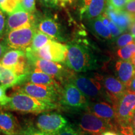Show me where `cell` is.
I'll list each match as a JSON object with an SVG mask.
<instances>
[{
	"label": "cell",
	"instance_id": "1",
	"mask_svg": "<svg viewBox=\"0 0 135 135\" xmlns=\"http://www.w3.org/2000/svg\"><path fill=\"white\" fill-rule=\"evenodd\" d=\"M68 53L65 64L75 73H84L97 70V60L87 46L78 42H70L67 45Z\"/></svg>",
	"mask_w": 135,
	"mask_h": 135
},
{
	"label": "cell",
	"instance_id": "2",
	"mask_svg": "<svg viewBox=\"0 0 135 135\" xmlns=\"http://www.w3.org/2000/svg\"><path fill=\"white\" fill-rule=\"evenodd\" d=\"M3 108L21 113L39 114L56 109L57 104L41 101L24 93L18 91L10 97L8 103Z\"/></svg>",
	"mask_w": 135,
	"mask_h": 135
},
{
	"label": "cell",
	"instance_id": "3",
	"mask_svg": "<svg viewBox=\"0 0 135 135\" xmlns=\"http://www.w3.org/2000/svg\"><path fill=\"white\" fill-rule=\"evenodd\" d=\"M99 81L100 77L98 76L93 78L73 74L68 81L75 84L89 101L105 100L111 103L102 83Z\"/></svg>",
	"mask_w": 135,
	"mask_h": 135
},
{
	"label": "cell",
	"instance_id": "4",
	"mask_svg": "<svg viewBox=\"0 0 135 135\" xmlns=\"http://www.w3.org/2000/svg\"><path fill=\"white\" fill-rule=\"evenodd\" d=\"M63 84L59 99L60 105L69 111H88L89 99L71 82L66 81Z\"/></svg>",
	"mask_w": 135,
	"mask_h": 135
},
{
	"label": "cell",
	"instance_id": "5",
	"mask_svg": "<svg viewBox=\"0 0 135 135\" xmlns=\"http://www.w3.org/2000/svg\"><path fill=\"white\" fill-rule=\"evenodd\" d=\"M25 52L27 60L31 66L40 69L42 71L55 78L61 83L64 84L68 81L74 74L71 72V70H67L60 63L37 56L28 49H26Z\"/></svg>",
	"mask_w": 135,
	"mask_h": 135
},
{
	"label": "cell",
	"instance_id": "6",
	"mask_svg": "<svg viewBox=\"0 0 135 135\" xmlns=\"http://www.w3.org/2000/svg\"><path fill=\"white\" fill-rule=\"evenodd\" d=\"M18 91L24 93L32 97L45 101V102L56 103L60 99V94L61 86H47L27 82L18 86Z\"/></svg>",
	"mask_w": 135,
	"mask_h": 135
},
{
	"label": "cell",
	"instance_id": "7",
	"mask_svg": "<svg viewBox=\"0 0 135 135\" xmlns=\"http://www.w3.org/2000/svg\"><path fill=\"white\" fill-rule=\"evenodd\" d=\"M36 30V26H33L10 31L6 33L5 44L9 48L26 50L31 46Z\"/></svg>",
	"mask_w": 135,
	"mask_h": 135
},
{
	"label": "cell",
	"instance_id": "8",
	"mask_svg": "<svg viewBox=\"0 0 135 135\" xmlns=\"http://www.w3.org/2000/svg\"><path fill=\"white\" fill-rule=\"evenodd\" d=\"M78 128L89 135H101L109 129L114 130L112 124L89 111L81 114L78 121Z\"/></svg>",
	"mask_w": 135,
	"mask_h": 135
},
{
	"label": "cell",
	"instance_id": "9",
	"mask_svg": "<svg viewBox=\"0 0 135 135\" xmlns=\"http://www.w3.org/2000/svg\"><path fill=\"white\" fill-rule=\"evenodd\" d=\"M36 127L48 135H55L68 124L61 114L57 113H41L36 119Z\"/></svg>",
	"mask_w": 135,
	"mask_h": 135
},
{
	"label": "cell",
	"instance_id": "10",
	"mask_svg": "<svg viewBox=\"0 0 135 135\" xmlns=\"http://www.w3.org/2000/svg\"><path fill=\"white\" fill-rule=\"evenodd\" d=\"M0 63L19 75L27 74L31 70L24 50L12 49L8 51L0 59Z\"/></svg>",
	"mask_w": 135,
	"mask_h": 135
},
{
	"label": "cell",
	"instance_id": "11",
	"mask_svg": "<svg viewBox=\"0 0 135 135\" xmlns=\"http://www.w3.org/2000/svg\"><path fill=\"white\" fill-rule=\"evenodd\" d=\"M115 109L118 128L123 124H131L135 112V93L128 89L119 99Z\"/></svg>",
	"mask_w": 135,
	"mask_h": 135
},
{
	"label": "cell",
	"instance_id": "12",
	"mask_svg": "<svg viewBox=\"0 0 135 135\" xmlns=\"http://www.w3.org/2000/svg\"><path fill=\"white\" fill-rule=\"evenodd\" d=\"M31 51L35 55L41 58L51 61L56 63H65L66 60L68 48L67 45L52 40L45 46L37 50L36 51Z\"/></svg>",
	"mask_w": 135,
	"mask_h": 135
},
{
	"label": "cell",
	"instance_id": "13",
	"mask_svg": "<svg viewBox=\"0 0 135 135\" xmlns=\"http://www.w3.org/2000/svg\"><path fill=\"white\" fill-rule=\"evenodd\" d=\"M35 22L36 20L33 13L26 11L20 4L16 9L8 17L6 33L14 30L35 26Z\"/></svg>",
	"mask_w": 135,
	"mask_h": 135
},
{
	"label": "cell",
	"instance_id": "14",
	"mask_svg": "<svg viewBox=\"0 0 135 135\" xmlns=\"http://www.w3.org/2000/svg\"><path fill=\"white\" fill-rule=\"evenodd\" d=\"M88 111L110 123L114 126V130H117L116 111L114 106L109 102L104 101H89Z\"/></svg>",
	"mask_w": 135,
	"mask_h": 135
},
{
	"label": "cell",
	"instance_id": "15",
	"mask_svg": "<svg viewBox=\"0 0 135 135\" xmlns=\"http://www.w3.org/2000/svg\"><path fill=\"white\" fill-rule=\"evenodd\" d=\"M100 80L110 99L111 103L116 108L119 99L126 91L128 88L120 80L112 76L105 77L101 76Z\"/></svg>",
	"mask_w": 135,
	"mask_h": 135
},
{
	"label": "cell",
	"instance_id": "16",
	"mask_svg": "<svg viewBox=\"0 0 135 135\" xmlns=\"http://www.w3.org/2000/svg\"><path fill=\"white\" fill-rule=\"evenodd\" d=\"M21 131L16 118L9 111L0 109V132L4 135H20Z\"/></svg>",
	"mask_w": 135,
	"mask_h": 135
},
{
	"label": "cell",
	"instance_id": "17",
	"mask_svg": "<svg viewBox=\"0 0 135 135\" xmlns=\"http://www.w3.org/2000/svg\"><path fill=\"white\" fill-rule=\"evenodd\" d=\"M106 14L111 21L115 23L123 32L129 29L132 23L135 21V17L126 11L114 9L108 4L106 10Z\"/></svg>",
	"mask_w": 135,
	"mask_h": 135
},
{
	"label": "cell",
	"instance_id": "18",
	"mask_svg": "<svg viewBox=\"0 0 135 135\" xmlns=\"http://www.w3.org/2000/svg\"><path fill=\"white\" fill-rule=\"evenodd\" d=\"M39 31L50 36L56 41L63 42L65 41L63 31L59 23L50 17H46L39 22L38 25Z\"/></svg>",
	"mask_w": 135,
	"mask_h": 135
},
{
	"label": "cell",
	"instance_id": "19",
	"mask_svg": "<svg viewBox=\"0 0 135 135\" xmlns=\"http://www.w3.org/2000/svg\"><path fill=\"white\" fill-rule=\"evenodd\" d=\"M105 0H82L80 13L82 18L92 20L102 14Z\"/></svg>",
	"mask_w": 135,
	"mask_h": 135
},
{
	"label": "cell",
	"instance_id": "20",
	"mask_svg": "<svg viewBox=\"0 0 135 135\" xmlns=\"http://www.w3.org/2000/svg\"><path fill=\"white\" fill-rule=\"evenodd\" d=\"M28 73L19 75L0 63V84L9 88L20 86L27 81Z\"/></svg>",
	"mask_w": 135,
	"mask_h": 135
},
{
	"label": "cell",
	"instance_id": "21",
	"mask_svg": "<svg viewBox=\"0 0 135 135\" xmlns=\"http://www.w3.org/2000/svg\"><path fill=\"white\" fill-rule=\"evenodd\" d=\"M118 79L126 87H129L132 79L135 76V68L129 60H119L115 65Z\"/></svg>",
	"mask_w": 135,
	"mask_h": 135
},
{
	"label": "cell",
	"instance_id": "22",
	"mask_svg": "<svg viewBox=\"0 0 135 135\" xmlns=\"http://www.w3.org/2000/svg\"><path fill=\"white\" fill-rule=\"evenodd\" d=\"M27 82L47 86H61L55 78L36 68H34V70H31L28 73Z\"/></svg>",
	"mask_w": 135,
	"mask_h": 135
},
{
	"label": "cell",
	"instance_id": "23",
	"mask_svg": "<svg viewBox=\"0 0 135 135\" xmlns=\"http://www.w3.org/2000/svg\"><path fill=\"white\" fill-rule=\"evenodd\" d=\"M90 26L94 33L100 38L105 40H110L112 38L111 31L108 26H106L103 23L99 16L91 20Z\"/></svg>",
	"mask_w": 135,
	"mask_h": 135
},
{
	"label": "cell",
	"instance_id": "24",
	"mask_svg": "<svg viewBox=\"0 0 135 135\" xmlns=\"http://www.w3.org/2000/svg\"><path fill=\"white\" fill-rule=\"evenodd\" d=\"M52 40L53 39L47 35L46 34L39 31V30L38 31L36 30V33L33 36V40H32L31 46L28 48L33 51H36L37 50H40L42 47L45 46Z\"/></svg>",
	"mask_w": 135,
	"mask_h": 135
},
{
	"label": "cell",
	"instance_id": "25",
	"mask_svg": "<svg viewBox=\"0 0 135 135\" xmlns=\"http://www.w3.org/2000/svg\"><path fill=\"white\" fill-rule=\"evenodd\" d=\"M117 55L123 60H130L135 55V43L131 42L117 51Z\"/></svg>",
	"mask_w": 135,
	"mask_h": 135
},
{
	"label": "cell",
	"instance_id": "26",
	"mask_svg": "<svg viewBox=\"0 0 135 135\" xmlns=\"http://www.w3.org/2000/svg\"><path fill=\"white\" fill-rule=\"evenodd\" d=\"M55 135H89L83 132L79 128H75L71 124H68L65 128L60 130Z\"/></svg>",
	"mask_w": 135,
	"mask_h": 135
},
{
	"label": "cell",
	"instance_id": "27",
	"mask_svg": "<svg viewBox=\"0 0 135 135\" xmlns=\"http://www.w3.org/2000/svg\"><path fill=\"white\" fill-rule=\"evenodd\" d=\"M133 37L130 33H124L119 36L116 40V45L119 48L125 46L129 43L133 42Z\"/></svg>",
	"mask_w": 135,
	"mask_h": 135
},
{
	"label": "cell",
	"instance_id": "28",
	"mask_svg": "<svg viewBox=\"0 0 135 135\" xmlns=\"http://www.w3.org/2000/svg\"><path fill=\"white\" fill-rule=\"evenodd\" d=\"M20 135H48L46 133L42 132L38 129L36 126L33 125H28L25 127L22 128V131Z\"/></svg>",
	"mask_w": 135,
	"mask_h": 135
},
{
	"label": "cell",
	"instance_id": "29",
	"mask_svg": "<svg viewBox=\"0 0 135 135\" xmlns=\"http://www.w3.org/2000/svg\"><path fill=\"white\" fill-rule=\"evenodd\" d=\"M20 4L23 9L30 13L33 14L36 11V0H22Z\"/></svg>",
	"mask_w": 135,
	"mask_h": 135
},
{
	"label": "cell",
	"instance_id": "30",
	"mask_svg": "<svg viewBox=\"0 0 135 135\" xmlns=\"http://www.w3.org/2000/svg\"><path fill=\"white\" fill-rule=\"evenodd\" d=\"M8 88L0 84V106L2 107L7 104L10 100V97L6 95V90Z\"/></svg>",
	"mask_w": 135,
	"mask_h": 135
},
{
	"label": "cell",
	"instance_id": "31",
	"mask_svg": "<svg viewBox=\"0 0 135 135\" xmlns=\"http://www.w3.org/2000/svg\"><path fill=\"white\" fill-rule=\"evenodd\" d=\"M128 0H108V4L114 9L121 10L124 9Z\"/></svg>",
	"mask_w": 135,
	"mask_h": 135
},
{
	"label": "cell",
	"instance_id": "32",
	"mask_svg": "<svg viewBox=\"0 0 135 135\" xmlns=\"http://www.w3.org/2000/svg\"><path fill=\"white\" fill-rule=\"evenodd\" d=\"M108 26L109 29L111 31L112 38H116V37L119 36V35L123 33L122 30H121L120 28H119V27L113 21H109Z\"/></svg>",
	"mask_w": 135,
	"mask_h": 135
},
{
	"label": "cell",
	"instance_id": "33",
	"mask_svg": "<svg viewBox=\"0 0 135 135\" xmlns=\"http://www.w3.org/2000/svg\"><path fill=\"white\" fill-rule=\"evenodd\" d=\"M6 17L2 10L0 9V38H1L4 35V33H6Z\"/></svg>",
	"mask_w": 135,
	"mask_h": 135
},
{
	"label": "cell",
	"instance_id": "34",
	"mask_svg": "<svg viewBox=\"0 0 135 135\" xmlns=\"http://www.w3.org/2000/svg\"><path fill=\"white\" fill-rule=\"evenodd\" d=\"M123 10L135 17V0L128 1Z\"/></svg>",
	"mask_w": 135,
	"mask_h": 135
},
{
	"label": "cell",
	"instance_id": "35",
	"mask_svg": "<svg viewBox=\"0 0 135 135\" xmlns=\"http://www.w3.org/2000/svg\"><path fill=\"white\" fill-rule=\"evenodd\" d=\"M40 3L45 6L48 8H54L58 5L56 0H40Z\"/></svg>",
	"mask_w": 135,
	"mask_h": 135
},
{
	"label": "cell",
	"instance_id": "36",
	"mask_svg": "<svg viewBox=\"0 0 135 135\" xmlns=\"http://www.w3.org/2000/svg\"><path fill=\"white\" fill-rule=\"evenodd\" d=\"M8 47L6 45V44H3L0 43V59L3 56V55L6 53Z\"/></svg>",
	"mask_w": 135,
	"mask_h": 135
},
{
	"label": "cell",
	"instance_id": "37",
	"mask_svg": "<svg viewBox=\"0 0 135 135\" xmlns=\"http://www.w3.org/2000/svg\"><path fill=\"white\" fill-rule=\"evenodd\" d=\"M128 89H129V90L132 91L135 93V76L132 79V80H131L130 84H129V87H128Z\"/></svg>",
	"mask_w": 135,
	"mask_h": 135
},
{
	"label": "cell",
	"instance_id": "38",
	"mask_svg": "<svg viewBox=\"0 0 135 135\" xmlns=\"http://www.w3.org/2000/svg\"><path fill=\"white\" fill-rule=\"evenodd\" d=\"M130 28L131 35H132L133 39H134V40L135 41V21L132 23V25H131L130 28Z\"/></svg>",
	"mask_w": 135,
	"mask_h": 135
},
{
	"label": "cell",
	"instance_id": "39",
	"mask_svg": "<svg viewBox=\"0 0 135 135\" xmlns=\"http://www.w3.org/2000/svg\"><path fill=\"white\" fill-rule=\"evenodd\" d=\"M101 135H118L115 133V131L112 129H109V130L104 131Z\"/></svg>",
	"mask_w": 135,
	"mask_h": 135
},
{
	"label": "cell",
	"instance_id": "40",
	"mask_svg": "<svg viewBox=\"0 0 135 135\" xmlns=\"http://www.w3.org/2000/svg\"><path fill=\"white\" fill-rule=\"evenodd\" d=\"M131 124H132L133 130H134V135H135V112H134V114H133L132 121H131Z\"/></svg>",
	"mask_w": 135,
	"mask_h": 135
},
{
	"label": "cell",
	"instance_id": "41",
	"mask_svg": "<svg viewBox=\"0 0 135 135\" xmlns=\"http://www.w3.org/2000/svg\"><path fill=\"white\" fill-rule=\"evenodd\" d=\"M130 61L131 62V63L133 64V65L134 66V68H135V55L134 56H133L132 58H131Z\"/></svg>",
	"mask_w": 135,
	"mask_h": 135
},
{
	"label": "cell",
	"instance_id": "42",
	"mask_svg": "<svg viewBox=\"0 0 135 135\" xmlns=\"http://www.w3.org/2000/svg\"><path fill=\"white\" fill-rule=\"evenodd\" d=\"M57 1H61V2H68V1H70L71 0H56Z\"/></svg>",
	"mask_w": 135,
	"mask_h": 135
},
{
	"label": "cell",
	"instance_id": "43",
	"mask_svg": "<svg viewBox=\"0 0 135 135\" xmlns=\"http://www.w3.org/2000/svg\"><path fill=\"white\" fill-rule=\"evenodd\" d=\"M6 1V0H0V6H1Z\"/></svg>",
	"mask_w": 135,
	"mask_h": 135
},
{
	"label": "cell",
	"instance_id": "44",
	"mask_svg": "<svg viewBox=\"0 0 135 135\" xmlns=\"http://www.w3.org/2000/svg\"><path fill=\"white\" fill-rule=\"evenodd\" d=\"M118 135H125V134H121V133H119V134H118Z\"/></svg>",
	"mask_w": 135,
	"mask_h": 135
},
{
	"label": "cell",
	"instance_id": "45",
	"mask_svg": "<svg viewBox=\"0 0 135 135\" xmlns=\"http://www.w3.org/2000/svg\"><path fill=\"white\" fill-rule=\"evenodd\" d=\"M128 1H131V0H128Z\"/></svg>",
	"mask_w": 135,
	"mask_h": 135
},
{
	"label": "cell",
	"instance_id": "46",
	"mask_svg": "<svg viewBox=\"0 0 135 135\" xmlns=\"http://www.w3.org/2000/svg\"><path fill=\"white\" fill-rule=\"evenodd\" d=\"M0 133H1V132H0Z\"/></svg>",
	"mask_w": 135,
	"mask_h": 135
}]
</instances>
